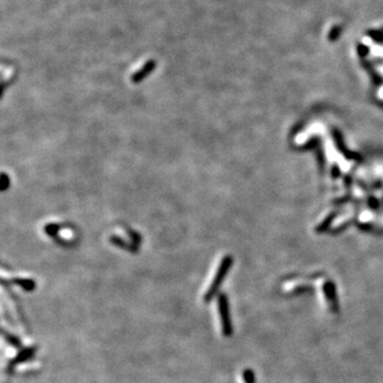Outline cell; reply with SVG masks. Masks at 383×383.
Instances as JSON below:
<instances>
[{
  "instance_id": "3",
  "label": "cell",
  "mask_w": 383,
  "mask_h": 383,
  "mask_svg": "<svg viewBox=\"0 0 383 383\" xmlns=\"http://www.w3.org/2000/svg\"><path fill=\"white\" fill-rule=\"evenodd\" d=\"M35 353H37V348H35V347H27V348L21 349L12 359V361L10 362V365L13 367L19 364L28 362L31 359H33Z\"/></svg>"
},
{
  "instance_id": "1",
  "label": "cell",
  "mask_w": 383,
  "mask_h": 383,
  "mask_svg": "<svg viewBox=\"0 0 383 383\" xmlns=\"http://www.w3.org/2000/svg\"><path fill=\"white\" fill-rule=\"evenodd\" d=\"M231 265H232V258L226 257V258H224V259H222V261L220 262V265L218 267V270L216 272L214 279H213L207 293L204 294V296H203L204 302H210L213 298H214L217 291L219 290V288L221 286L222 281H224V279L226 278L227 273L230 270Z\"/></svg>"
},
{
  "instance_id": "4",
  "label": "cell",
  "mask_w": 383,
  "mask_h": 383,
  "mask_svg": "<svg viewBox=\"0 0 383 383\" xmlns=\"http://www.w3.org/2000/svg\"><path fill=\"white\" fill-rule=\"evenodd\" d=\"M13 282L15 284H17V286H20L24 291H27V292H31L35 289V287H37V284H35V282L31 279L17 278V279H13Z\"/></svg>"
},
{
  "instance_id": "6",
  "label": "cell",
  "mask_w": 383,
  "mask_h": 383,
  "mask_svg": "<svg viewBox=\"0 0 383 383\" xmlns=\"http://www.w3.org/2000/svg\"><path fill=\"white\" fill-rule=\"evenodd\" d=\"M243 379L245 383H254V375L250 369H246L243 372Z\"/></svg>"
},
{
  "instance_id": "7",
  "label": "cell",
  "mask_w": 383,
  "mask_h": 383,
  "mask_svg": "<svg viewBox=\"0 0 383 383\" xmlns=\"http://www.w3.org/2000/svg\"><path fill=\"white\" fill-rule=\"evenodd\" d=\"M8 184H10V180L8 179V177L6 174H3V184H2L3 191H6L8 189Z\"/></svg>"
},
{
  "instance_id": "5",
  "label": "cell",
  "mask_w": 383,
  "mask_h": 383,
  "mask_svg": "<svg viewBox=\"0 0 383 383\" xmlns=\"http://www.w3.org/2000/svg\"><path fill=\"white\" fill-rule=\"evenodd\" d=\"M4 335H5V338H6L7 342L9 344H10L13 347H15V348H20L22 343H21V340H20L19 337H17L16 335H13L11 333H9V332H6V331H4Z\"/></svg>"
},
{
  "instance_id": "2",
  "label": "cell",
  "mask_w": 383,
  "mask_h": 383,
  "mask_svg": "<svg viewBox=\"0 0 383 383\" xmlns=\"http://www.w3.org/2000/svg\"><path fill=\"white\" fill-rule=\"evenodd\" d=\"M217 308H218V314H219L222 334L229 337L232 335L233 327H232V322H231V317H230L228 299L225 294H220V295L218 296Z\"/></svg>"
}]
</instances>
